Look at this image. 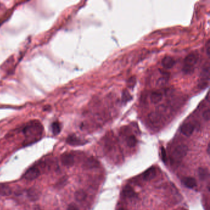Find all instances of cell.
Returning a JSON list of instances; mask_svg holds the SVG:
<instances>
[{"mask_svg":"<svg viewBox=\"0 0 210 210\" xmlns=\"http://www.w3.org/2000/svg\"><path fill=\"white\" fill-rule=\"evenodd\" d=\"M43 127L41 123L33 120L26 124L23 129V133L26 137L25 144H30L38 141L42 136Z\"/></svg>","mask_w":210,"mask_h":210,"instance_id":"obj_1","label":"cell"},{"mask_svg":"<svg viewBox=\"0 0 210 210\" xmlns=\"http://www.w3.org/2000/svg\"><path fill=\"white\" fill-rule=\"evenodd\" d=\"M188 152V147L184 144L178 145L174 149L172 156L175 160H181L185 157Z\"/></svg>","mask_w":210,"mask_h":210,"instance_id":"obj_2","label":"cell"},{"mask_svg":"<svg viewBox=\"0 0 210 210\" xmlns=\"http://www.w3.org/2000/svg\"><path fill=\"white\" fill-rule=\"evenodd\" d=\"M40 175V169L36 166H33L26 171V173L24 175V178L26 180L33 181L38 178Z\"/></svg>","mask_w":210,"mask_h":210,"instance_id":"obj_3","label":"cell"},{"mask_svg":"<svg viewBox=\"0 0 210 210\" xmlns=\"http://www.w3.org/2000/svg\"><path fill=\"white\" fill-rule=\"evenodd\" d=\"M198 54L197 53H193L187 55L184 59V65L195 67V65L198 60Z\"/></svg>","mask_w":210,"mask_h":210,"instance_id":"obj_4","label":"cell"},{"mask_svg":"<svg viewBox=\"0 0 210 210\" xmlns=\"http://www.w3.org/2000/svg\"><path fill=\"white\" fill-rule=\"evenodd\" d=\"M60 160L62 165L67 167H71L75 163L74 157L69 153H65L62 154L60 157Z\"/></svg>","mask_w":210,"mask_h":210,"instance_id":"obj_5","label":"cell"},{"mask_svg":"<svg viewBox=\"0 0 210 210\" xmlns=\"http://www.w3.org/2000/svg\"><path fill=\"white\" fill-rule=\"evenodd\" d=\"M26 193L29 200L32 202L38 200L40 197V191L35 187L30 188L27 190Z\"/></svg>","mask_w":210,"mask_h":210,"instance_id":"obj_6","label":"cell"},{"mask_svg":"<svg viewBox=\"0 0 210 210\" xmlns=\"http://www.w3.org/2000/svg\"><path fill=\"white\" fill-rule=\"evenodd\" d=\"M176 61L173 57L170 55H166L161 60L162 66L166 69H171L175 65Z\"/></svg>","mask_w":210,"mask_h":210,"instance_id":"obj_7","label":"cell"},{"mask_svg":"<svg viewBox=\"0 0 210 210\" xmlns=\"http://www.w3.org/2000/svg\"><path fill=\"white\" fill-rule=\"evenodd\" d=\"M67 143L73 146H77L84 145L86 143V142L79 139L75 135H70L67 139Z\"/></svg>","mask_w":210,"mask_h":210,"instance_id":"obj_8","label":"cell"},{"mask_svg":"<svg viewBox=\"0 0 210 210\" xmlns=\"http://www.w3.org/2000/svg\"><path fill=\"white\" fill-rule=\"evenodd\" d=\"M194 130H195V126L192 123H186L182 125L181 128V132H182L183 134H184V136L187 137H189L193 134Z\"/></svg>","mask_w":210,"mask_h":210,"instance_id":"obj_9","label":"cell"},{"mask_svg":"<svg viewBox=\"0 0 210 210\" xmlns=\"http://www.w3.org/2000/svg\"><path fill=\"white\" fill-rule=\"evenodd\" d=\"M156 169L155 167H151L147 169L143 174V179L145 181L152 180L156 176Z\"/></svg>","mask_w":210,"mask_h":210,"instance_id":"obj_10","label":"cell"},{"mask_svg":"<svg viewBox=\"0 0 210 210\" xmlns=\"http://www.w3.org/2000/svg\"><path fill=\"white\" fill-rule=\"evenodd\" d=\"M99 165V162L94 158L91 157L86 160L83 164V168L84 169H91L97 167Z\"/></svg>","mask_w":210,"mask_h":210,"instance_id":"obj_11","label":"cell"},{"mask_svg":"<svg viewBox=\"0 0 210 210\" xmlns=\"http://www.w3.org/2000/svg\"><path fill=\"white\" fill-rule=\"evenodd\" d=\"M163 99V94L159 91H154L151 93L150 101L152 104H157L161 102Z\"/></svg>","mask_w":210,"mask_h":210,"instance_id":"obj_12","label":"cell"},{"mask_svg":"<svg viewBox=\"0 0 210 210\" xmlns=\"http://www.w3.org/2000/svg\"><path fill=\"white\" fill-rule=\"evenodd\" d=\"M11 188L7 184L0 183V195L9 196L12 194Z\"/></svg>","mask_w":210,"mask_h":210,"instance_id":"obj_13","label":"cell"},{"mask_svg":"<svg viewBox=\"0 0 210 210\" xmlns=\"http://www.w3.org/2000/svg\"><path fill=\"white\" fill-rule=\"evenodd\" d=\"M123 195L126 198H133L136 197V193L130 185H126L123 190Z\"/></svg>","mask_w":210,"mask_h":210,"instance_id":"obj_14","label":"cell"},{"mask_svg":"<svg viewBox=\"0 0 210 210\" xmlns=\"http://www.w3.org/2000/svg\"><path fill=\"white\" fill-rule=\"evenodd\" d=\"M183 184L189 189H193L197 185V181L192 177H187L183 179Z\"/></svg>","mask_w":210,"mask_h":210,"instance_id":"obj_15","label":"cell"},{"mask_svg":"<svg viewBox=\"0 0 210 210\" xmlns=\"http://www.w3.org/2000/svg\"><path fill=\"white\" fill-rule=\"evenodd\" d=\"M87 197L86 193L83 190H79L75 193V198L78 202L84 201Z\"/></svg>","mask_w":210,"mask_h":210,"instance_id":"obj_16","label":"cell"},{"mask_svg":"<svg viewBox=\"0 0 210 210\" xmlns=\"http://www.w3.org/2000/svg\"><path fill=\"white\" fill-rule=\"evenodd\" d=\"M198 174L200 179L202 181H204L208 176V171L207 168H199L198 171Z\"/></svg>","mask_w":210,"mask_h":210,"instance_id":"obj_17","label":"cell"},{"mask_svg":"<svg viewBox=\"0 0 210 210\" xmlns=\"http://www.w3.org/2000/svg\"><path fill=\"white\" fill-rule=\"evenodd\" d=\"M51 130L54 135L56 136L59 134L61 131V126L59 122H54L51 125Z\"/></svg>","mask_w":210,"mask_h":210,"instance_id":"obj_18","label":"cell"},{"mask_svg":"<svg viewBox=\"0 0 210 210\" xmlns=\"http://www.w3.org/2000/svg\"><path fill=\"white\" fill-rule=\"evenodd\" d=\"M136 144H137V139L133 135L130 136L127 139V144L129 147H133L136 145Z\"/></svg>","mask_w":210,"mask_h":210,"instance_id":"obj_19","label":"cell"},{"mask_svg":"<svg viewBox=\"0 0 210 210\" xmlns=\"http://www.w3.org/2000/svg\"><path fill=\"white\" fill-rule=\"evenodd\" d=\"M194 70H195V67L187 66V65H184V67L183 68V72L185 75L192 74L194 72Z\"/></svg>","mask_w":210,"mask_h":210,"instance_id":"obj_20","label":"cell"},{"mask_svg":"<svg viewBox=\"0 0 210 210\" xmlns=\"http://www.w3.org/2000/svg\"><path fill=\"white\" fill-rule=\"evenodd\" d=\"M131 99V96L127 90H125L123 93V101L125 103H126Z\"/></svg>","mask_w":210,"mask_h":210,"instance_id":"obj_21","label":"cell"},{"mask_svg":"<svg viewBox=\"0 0 210 210\" xmlns=\"http://www.w3.org/2000/svg\"><path fill=\"white\" fill-rule=\"evenodd\" d=\"M202 117L203 118V119L205 121H209L210 118V108H208L207 110H205L203 113H202Z\"/></svg>","mask_w":210,"mask_h":210,"instance_id":"obj_22","label":"cell"},{"mask_svg":"<svg viewBox=\"0 0 210 210\" xmlns=\"http://www.w3.org/2000/svg\"><path fill=\"white\" fill-rule=\"evenodd\" d=\"M161 159L163 160V161L166 163L167 162V155H166V150L165 149V148L163 147H161Z\"/></svg>","mask_w":210,"mask_h":210,"instance_id":"obj_23","label":"cell"},{"mask_svg":"<svg viewBox=\"0 0 210 210\" xmlns=\"http://www.w3.org/2000/svg\"><path fill=\"white\" fill-rule=\"evenodd\" d=\"M136 78L134 77H132L130 78L128 80L127 84H128V87L133 88L135 86V84H136Z\"/></svg>","mask_w":210,"mask_h":210,"instance_id":"obj_24","label":"cell"},{"mask_svg":"<svg viewBox=\"0 0 210 210\" xmlns=\"http://www.w3.org/2000/svg\"><path fill=\"white\" fill-rule=\"evenodd\" d=\"M67 210H79V209L75 204L72 203V204L69 205V207L67 208Z\"/></svg>","mask_w":210,"mask_h":210,"instance_id":"obj_25","label":"cell"},{"mask_svg":"<svg viewBox=\"0 0 210 210\" xmlns=\"http://www.w3.org/2000/svg\"><path fill=\"white\" fill-rule=\"evenodd\" d=\"M210 41H208V43H207V55H208V56H210Z\"/></svg>","mask_w":210,"mask_h":210,"instance_id":"obj_26","label":"cell"},{"mask_svg":"<svg viewBox=\"0 0 210 210\" xmlns=\"http://www.w3.org/2000/svg\"><path fill=\"white\" fill-rule=\"evenodd\" d=\"M33 210H41V207L39 206V205H35L34 207H33Z\"/></svg>","mask_w":210,"mask_h":210,"instance_id":"obj_27","label":"cell"},{"mask_svg":"<svg viewBox=\"0 0 210 210\" xmlns=\"http://www.w3.org/2000/svg\"><path fill=\"white\" fill-rule=\"evenodd\" d=\"M210 143L208 144V147H207V153H208V155H210Z\"/></svg>","mask_w":210,"mask_h":210,"instance_id":"obj_28","label":"cell"},{"mask_svg":"<svg viewBox=\"0 0 210 210\" xmlns=\"http://www.w3.org/2000/svg\"><path fill=\"white\" fill-rule=\"evenodd\" d=\"M125 210V208H120V209H119V210Z\"/></svg>","mask_w":210,"mask_h":210,"instance_id":"obj_29","label":"cell"}]
</instances>
